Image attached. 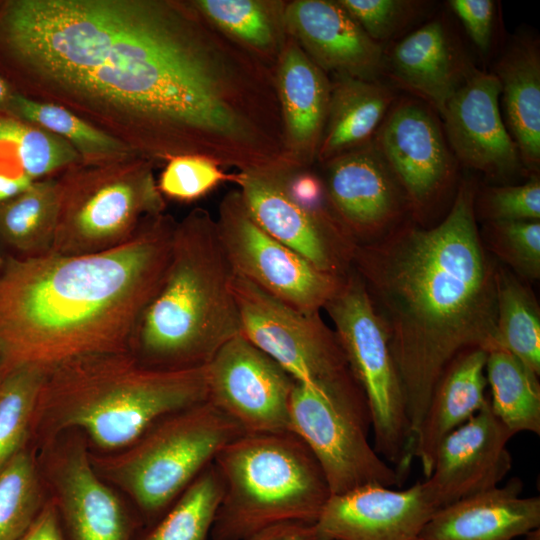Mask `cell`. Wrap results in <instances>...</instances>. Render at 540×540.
<instances>
[{"label":"cell","mask_w":540,"mask_h":540,"mask_svg":"<svg viewBox=\"0 0 540 540\" xmlns=\"http://www.w3.org/2000/svg\"><path fill=\"white\" fill-rule=\"evenodd\" d=\"M0 52L29 99L155 164L225 158L254 112L255 59L191 0H9Z\"/></svg>","instance_id":"cell-1"},{"label":"cell","mask_w":540,"mask_h":540,"mask_svg":"<svg viewBox=\"0 0 540 540\" xmlns=\"http://www.w3.org/2000/svg\"><path fill=\"white\" fill-rule=\"evenodd\" d=\"M476 184L463 180L437 225L404 222L356 244L352 269L388 332L401 379L413 447L434 387L452 359L470 348H501L496 268L476 223Z\"/></svg>","instance_id":"cell-2"},{"label":"cell","mask_w":540,"mask_h":540,"mask_svg":"<svg viewBox=\"0 0 540 540\" xmlns=\"http://www.w3.org/2000/svg\"><path fill=\"white\" fill-rule=\"evenodd\" d=\"M176 220H144L125 243L86 255L7 254L0 270V376L47 370L96 353L130 351L164 277Z\"/></svg>","instance_id":"cell-3"},{"label":"cell","mask_w":540,"mask_h":540,"mask_svg":"<svg viewBox=\"0 0 540 540\" xmlns=\"http://www.w3.org/2000/svg\"><path fill=\"white\" fill-rule=\"evenodd\" d=\"M206 366L148 368L130 351L88 354L45 370L29 444L37 451L77 430L89 446L120 450L162 417L207 401Z\"/></svg>","instance_id":"cell-4"},{"label":"cell","mask_w":540,"mask_h":540,"mask_svg":"<svg viewBox=\"0 0 540 540\" xmlns=\"http://www.w3.org/2000/svg\"><path fill=\"white\" fill-rule=\"evenodd\" d=\"M234 273L207 209L196 207L177 221L164 277L130 343L140 364L162 370L204 367L242 333Z\"/></svg>","instance_id":"cell-5"},{"label":"cell","mask_w":540,"mask_h":540,"mask_svg":"<svg viewBox=\"0 0 540 540\" xmlns=\"http://www.w3.org/2000/svg\"><path fill=\"white\" fill-rule=\"evenodd\" d=\"M214 464L224 490L212 540H244L282 522L315 523L331 495L313 454L290 431L243 433Z\"/></svg>","instance_id":"cell-6"},{"label":"cell","mask_w":540,"mask_h":540,"mask_svg":"<svg viewBox=\"0 0 540 540\" xmlns=\"http://www.w3.org/2000/svg\"><path fill=\"white\" fill-rule=\"evenodd\" d=\"M243 433L207 400L162 417L120 450H90V461L101 479L128 495L148 527Z\"/></svg>","instance_id":"cell-7"},{"label":"cell","mask_w":540,"mask_h":540,"mask_svg":"<svg viewBox=\"0 0 540 540\" xmlns=\"http://www.w3.org/2000/svg\"><path fill=\"white\" fill-rule=\"evenodd\" d=\"M154 165L131 154L66 168L57 179L58 217L49 253L86 255L117 247L144 220L164 213Z\"/></svg>","instance_id":"cell-8"},{"label":"cell","mask_w":540,"mask_h":540,"mask_svg":"<svg viewBox=\"0 0 540 540\" xmlns=\"http://www.w3.org/2000/svg\"><path fill=\"white\" fill-rule=\"evenodd\" d=\"M324 309L365 396L373 447L404 480L414 459L404 391L388 332L353 269Z\"/></svg>","instance_id":"cell-9"},{"label":"cell","mask_w":540,"mask_h":540,"mask_svg":"<svg viewBox=\"0 0 540 540\" xmlns=\"http://www.w3.org/2000/svg\"><path fill=\"white\" fill-rule=\"evenodd\" d=\"M232 290L242 334L296 382L310 386L370 419L336 333L320 312L293 308L234 273Z\"/></svg>","instance_id":"cell-10"},{"label":"cell","mask_w":540,"mask_h":540,"mask_svg":"<svg viewBox=\"0 0 540 540\" xmlns=\"http://www.w3.org/2000/svg\"><path fill=\"white\" fill-rule=\"evenodd\" d=\"M215 220L234 272L293 308L320 312L346 276L317 269L267 233L250 214L238 189L224 195Z\"/></svg>","instance_id":"cell-11"},{"label":"cell","mask_w":540,"mask_h":540,"mask_svg":"<svg viewBox=\"0 0 540 540\" xmlns=\"http://www.w3.org/2000/svg\"><path fill=\"white\" fill-rule=\"evenodd\" d=\"M289 418L290 432L313 454L331 495L366 485L393 487L402 483L399 473L369 443V418L296 381Z\"/></svg>","instance_id":"cell-12"},{"label":"cell","mask_w":540,"mask_h":540,"mask_svg":"<svg viewBox=\"0 0 540 540\" xmlns=\"http://www.w3.org/2000/svg\"><path fill=\"white\" fill-rule=\"evenodd\" d=\"M37 463L67 540H133L142 521L95 472L83 433L70 430L43 444Z\"/></svg>","instance_id":"cell-13"},{"label":"cell","mask_w":540,"mask_h":540,"mask_svg":"<svg viewBox=\"0 0 540 540\" xmlns=\"http://www.w3.org/2000/svg\"><path fill=\"white\" fill-rule=\"evenodd\" d=\"M437 116L420 100L395 101L372 139L418 219L438 206L457 174L458 162Z\"/></svg>","instance_id":"cell-14"},{"label":"cell","mask_w":540,"mask_h":540,"mask_svg":"<svg viewBox=\"0 0 540 540\" xmlns=\"http://www.w3.org/2000/svg\"><path fill=\"white\" fill-rule=\"evenodd\" d=\"M234 184L252 217L272 237L323 272L339 277L350 272L356 243L328 201L297 199L286 187L280 169L237 172Z\"/></svg>","instance_id":"cell-15"},{"label":"cell","mask_w":540,"mask_h":540,"mask_svg":"<svg viewBox=\"0 0 540 540\" xmlns=\"http://www.w3.org/2000/svg\"><path fill=\"white\" fill-rule=\"evenodd\" d=\"M207 400L245 433L290 431L289 404L295 380L242 333L206 365Z\"/></svg>","instance_id":"cell-16"},{"label":"cell","mask_w":540,"mask_h":540,"mask_svg":"<svg viewBox=\"0 0 540 540\" xmlns=\"http://www.w3.org/2000/svg\"><path fill=\"white\" fill-rule=\"evenodd\" d=\"M320 165L328 204L356 244L404 223L407 200L372 140Z\"/></svg>","instance_id":"cell-17"},{"label":"cell","mask_w":540,"mask_h":540,"mask_svg":"<svg viewBox=\"0 0 540 540\" xmlns=\"http://www.w3.org/2000/svg\"><path fill=\"white\" fill-rule=\"evenodd\" d=\"M500 95L496 75L474 69L449 100L441 118L446 140L458 163L503 179L525 169L504 124Z\"/></svg>","instance_id":"cell-18"},{"label":"cell","mask_w":540,"mask_h":540,"mask_svg":"<svg viewBox=\"0 0 540 540\" xmlns=\"http://www.w3.org/2000/svg\"><path fill=\"white\" fill-rule=\"evenodd\" d=\"M438 510L424 481L401 490L366 485L330 495L314 525L317 540H418Z\"/></svg>","instance_id":"cell-19"},{"label":"cell","mask_w":540,"mask_h":540,"mask_svg":"<svg viewBox=\"0 0 540 540\" xmlns=\"http://www.w3.org/2000/svg\"><path fill=\"white\" fill-rule=\"evenodd\" d=\"M514 435L493 414L489 400L440 443L424 483L439 510L498 486L512 467Z\"/></svg>","instance_id":"cell-20"},{"label":"cell","mask_w":540,"mask_h":540,"mask_svg":"<svg viewBox=\"0 0 540 540\" xmlns=\"http://www.w3.org/2000/svg\"><path fill=\"white\" fill-rule=\"evenodd\" d=\"M285 25L306 55L328 76L377 81L384 71V50L338 0H291Z\"/></svg>","instance_id":"cell-21"},{"label":"cell","mask_w":540,"mask_h":540,"mask_svg":"<svg viewBox=\"0 0 540 540\" xmlns=\"http://www.w3.org/2000/svg\"><path fill=\"white\" fill-rule=\"evenodd\" d=\"M287 163L310 168L323 136L331 79L288 35L274 68Z\"/></svg>","instance_id":"cell-22"},{"label":"cell","mask_w":540,"mask_h":540,"mask_svg":"<svg viewBox=\"0 0 540 540\" xmlns=\"http://www.w3.org/2000/svg\"><path fill=\"white\" fill-rule=\"evenodd\" d=\"M384 70L399 87L442 116L474 68L446 23L438 18L397 42L384 57Z\"/></svg>","instance_id":"cell-23"},{"label":"cell","mask_w":540,"mask_h":540,"mask_svg":"<svg viewBox=\"0 0 540 540\" xmlns=\"http://www.w3.org/2000/svg\"><path fill=\"white\" fill-rule=\"evenodd\" d=\"M511 478L438 510L418 540H514L540 528V497H522Z\"/></svg>","instance_id":"cell-24"},{"label":"cell","mask_w":540,"mask_h":540,"mask_svg":"<svg viewBox=\"0 0 540 540\" xmlns=\"http://www.w3.org/2000/svg\"><path fill=\"white\" fill-rule=\"evenodd\" d=\"M487 351L470 348L457 354L438 379L414 441L425 479L438 446L488 402L485 390Z\"/></svg>","instance_id":"cell-25"},{"label":"cell","mask_w":540,"mask_h":540,"mask_svg":"<svg viewBox=\"0 0 540 540\" xmlns=\"http://www.w3.org/2000/svg\"><path fill=\"white\" fill-rule=\"evenodd\" d=\"M507 129L525 171L540 167V53L536 40L517 37L495 66Z\"/></svg>","instance_id":"cell-26"},{"label":"cell","mask_w":540,"mask_h":540,"mask_svg":"<svg viewBox=\"0 0 540 540\" xmlns=\"http://www.w3.org/2000/svg\"><path fill=\"white\" fill-rule=\"evenodd\" d=\"M326 124L316 162L322 164L370 142L395 102L378 81L331 76Z\"/></svg>","instance_id":"cell-27"},{"label":"cell","mask_w":540,"mask_h":540,"mask_svg":"<svg viewBox=\"0 0 540 540\" xmlns=\"http://www.w3.org/2000/svg\"><path fill=\"white\" fill-rule=\"evenodd\" d=\"M223 34L274 70L285 46V0H191Z\"/></svg>","instance_id":"cell-28"},{"label":"cell","mask_w":540,"mask_h":540,"mask_svg":"<svg viewBox=\"0 0 540 540\" xmlns=\"http://www.w3.org/2000/svg\"><path fill=\"white\" fill-rule=\"evenodd\" d=\"M485 374L491 391L490 408L497 419L513 435H539V375L504 348L487 352Z\"/></svg>","instance_id":"cell-29"},{"label":"cell","mask_w":540,"mask_h":540,"mask_svg":"<svg viewBox=\"0 0 540 540\" xmlns=\"http://www.w3.org/2000/svg\"><path fill=\"white\" fill-rule=\"evenodd\" d=\"M58 207L57 179L35 180L25 191L0 204V241L19 256L49 253Z\"/></svg>","instance_id":"cell-30"},{"label":"cell","mask_w":540,"mask_h":540,"mask_svg":"<svg viewBox=\"0 0 540 540\" xmlns=\"http://www.w3.org/2000/svg\"><path fill=\"white\" fill-rule=\"evenodd\" d=\"M5 113L11 118L43 128L66 140L85 163L103 162L135 154L118 139L56 104L32 100L14 92Z\"/></svg>","instance_id":"cell-31"},{"label":"cell","mask_w":540,"mask_h":540,"mask_svg":"<svg viewBox=\"0 0 540 540\" xmlns=\"http://www.w3.org/2000/svg\"><path fill=\"white\" fill-rule=\"evenodd\" d=\"M223 490L222 477L213 462L137 540H208Z\"/></svg>","instance_id":"cell-32"},{"label":"cell","mask_w":540,"mask_h":540,"mask_svg":"<svg viewBox=\"0 0 540 540\" xmlns=\"http://www.w3.org/2000/svg\"><path fill=\"white\" fill-rule=\"evenodd\" d=\"M496 309L501 348L539 375V307L528 288L504 269L496 270Z\"/></svg>","instance_id":"cell-33"},{"label":"cell","mask_w":540,"mask_h":540,"mask_svg":"<svg viewBox=\"0 0 540 540\" xmlns=\"http://www.w3.org/2000/svg\"><path fill=\"white\" fill-rule=\"evenodd\" d=\"M47 495L28 443L0 470V540H18L44 505Z\"/></svg>","instance_id":"cell-34"},{"label":"cell","mask_w":540,"mask_h":540,"mask_svg":"<svg viewBox=\"0 0 540 540\" xmlns=\"http://www.w3.org/2000/svg\"><path fill=\"white\" fill-rule=\"evenodd\" d=\"M44 373L41 367L22 365L0 376V470L29 443Z\"/></svg>","instance_id":"cell-35"},{"label":"cell","mask_w":540,"mask_h":540,"mask_svg":"<svg viewBox=\"0 0 540 540\" xmlns=\"http://www.w3.org/2000/svg\"><path fill=\"white\" fill-rule=\"evenodd\" d=\"M0 133L12 144L20 172L34 181L82 162L69 142L35 125L0 115Z\"/></svg>","instance_id":"cell-36"},{"label":"cell","mask_w":540,"mask_h":540,"mask_svg":"<svg viewBox=\"0 0 540 540\" xmlns=\"http://www.w3.org/2000/svg\"><path fill=\"white\" fill-rule=\"evenodd\" d=\"M157 181L164 197L197 200L224 182L235 183L237 173H226L214 161L198 155L177 156L165 163Z\"/></svg>","instance_id":"cell-37"},{"label":"cell","mask_w":540,"mask_h":540,"mask_svg":"<svg viewBox=\"0 0 540 540\" xmlns=\"http://www.w3.org/2000/svg\"><path fill=\"white\" fill-rule=\"evenodd\" d=\"M489 242L496 254L519 275L540 276V221L488 222Z\"/></svg>","instance_id":"cell-38"},{"label":"cell","mask_w":540,"mask_h":540,"mask_svg":"<svg viewBox=\"0 0 540 540\" xmlns=\"http://www.w3.org/2000/svg\"><path fill=\"white\" fill-rule=\"evenodd\" d=\"M367 35L381 44L400 33L424 11L415 0H338Z\"/></svg>","instance_id":"cell-39"},{"label":"cell","mask_w":540,"mask_h":540,"mask_svg":"<svg viewBox=\"0 0 540 540\" xmlns=\"http://www.w3.org/2000/svg\"><path fill=\"white\" fill-rule=\"evenodd\" d=\"M475 211L488 222L540 219V181L538 176L521 185L486 188L475 199Z\"/></svg>","instance_id":"cell-40"},{"label":"cell","mask_w":540,"mask_h":540,"mask_svg":"<svg viewBox=\"0 0 540 540\" xmlns=\"http://www.w3.org/2000/svg\"><path fill=\"white\" fill-rule=\"evenodd\" d=\"M448 5L460 19L477 48L487 52L493 37L495 2L492 0H450Z\"/></svg>","instance_id":"cell-41"},{"label":"cell","mask_w":540,"mask_h":540,"mask_svg":"<svg viewBox=\"0 0 540 540\" xmlns=\"http://www.w3.org/2000/svg\"><path fill=\"white\" fill-rule=\"evenodd\" d=\"M18 540H67L58 509L49 496L33 522Z\"/></svg>","instance_id":"cell-42"},{"label":"cell","mask_w":540,"mask_h":540,"mask_svg":"<svg viewBox=\"0 0 540 540\" xmlns=\"http://www.w3.org/2000/svg\"><path fill=\"white\" fill-rule=\"evenodd\" d=\"M244 540H317L314 523L282 522L264 528Z\"/></svg>","instance_id":"cell-43"},{"label":"cell","mask_w":540,"mask_h":540,"mask_svg":"<svg viewBox=\"0 0 540 540\" xmlns=\"http://www.w3.org/2000/svg\"><path fill=\"white\" fill-rule=\"evenodd\" d=\"M34 182L26 175L8 176L0 173V204L16 197Z\"/></svg>","instance_id":"cell-44"},{"label":"cell","mask_w":540,"mask_h":540,"mask_svg":"<svg viewBox=\"0 0 540 540\" xmlns=\"http://www.w3.org/2000/svg\"><path fill=\"white\" fill-rule=\"evenodd\" d=\"M13 94L14 90L8 81L0 75V114L6 112Z\"/></svg>","instance_id":"cell-45"},{"label":"cell","mask_w":540,"mask_h":540,"mask_svg":"<svg viewBox=\"0 0 540 540\" xmlns=\"http://www.w3.org/2000/svg\"><path fill=\"white\" fill-rule=\"evenodd\" d=\"M525 540H540V528L530 531L525 535Z\"/></svg>","instance_id":"cell-46"},{"label":"cell","mask_w":540,"mask_h":540,"mask_svg":"<svg viewBox=\"0 0 540 540\" xmlns=\"http://www.w3.org/2000/svg\"><path fill=\"white\" fill-rule=\"evenodd\" d=\"M5 261V255H3L0 251V270L2 269Z\"/></svg>","instance_id":"cell-47"}]
</instances>
